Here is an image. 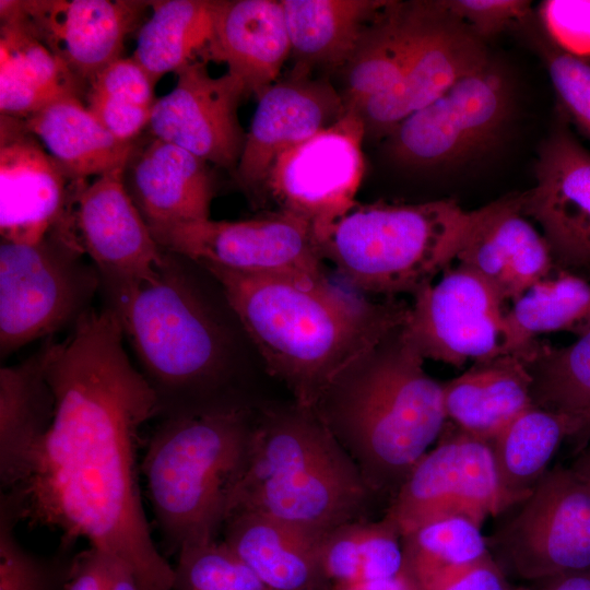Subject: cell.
<instances>
[{"label":"cell","mask_w":590,"mask_h":590,"mask_svg":"<svg viewBox=\"0 0 590 590\" xmlns=\"http://www.w3.org/2000/svg\"><path fill=\"white\" fill-rule=\"evenodd\" d=\"M71 329L63 341L49 338L52 424L4 493L20 521L60 532V551L83 538L127 564L139 590H173L174 567L153 542L137 474L139 433L158 414L156 396L128 356L111 308L90 309Z\"/></svg>","instance_id":"obj_1"},{"label":"cell","mask_w":590,"mask_h":590,"mask_svg":"<svg viewBox=\"0 0 590 590\" xmlns=\"http://www.w3.org/2000/svg\"><path fill=\"white\" fill-rule=\"evenodd\" d=\"M107 307L156 396L161 420L253 408L243 393L249 338L205 268L164 250L156 276Z\"/></svg>","instance_id":"obj_2"},{"label":"cell","mask_w":590,"mask_h":590,"mask_svg":"<svg viewBox=\"0 0 590 590\" xmlns=\"http://www.w3.org/2000/svg\"><path fill=\"white\" fill-rule=\"evenodd\" d=\"M202 266V264H200ZM270 375L312 408L328 384L408 318L410 303L332 284L202 266Z\"/></svg>","instance_id":"obj_3"},{"label":"cell","mask_w":590,"mask_h":590,"mask_svg":"<svg viewBox=\"0 0 590 590\" xmlns=\"http://www.w3.org/2000/svg\"><path fill=\"white\" fill-rule=\"evenodd\" d=\"M403 324L338 373L312 406L370 493L390 499L447 423L442 382Z\"/></svg>","instance_id":"obj_4"},{"label":"cell","mask_w":590,"mask_h":590,"mask_svg":"<svg viewBox=\"0 0 590 590\" xmlns=\"http://www.w3.org/2000/svg\"><path fill=\"white\" fill-rule=\"evenodd\" d=\"M371 497L359 470L315 410L293 401L257 411L226 519L258 512L324 536L364 519Z\"/></svg>","instance_id":"obj_5"},{"label":"cell","mask_w":590,"mask_h":590,"mask_svg":"<svg viewBox=\"0 0 590 590\" xmlns=\"http://www.w3.org/2000/svg\"><path fill=\"white\" fill-rule=\"evenodd\" d=\"M257 411L162 418L141 470L161 535L173 551L215 539L246 464Z\"/></svg>","instance_id":"obj_6"},{"label":"cell","mask_w":590,"mask_h":590,"mask_svg":"<svg viewBox=\"0 0 590 590\" xmlns=\"http://www.w3.org/2000/svg\"><path fill=\"white\" fill-rule=\"evenodd\" d=\"M479 210L453 199L356 203L316 234L320 252L355 292L413 296L456 261Z\"/></svg>","instance_id":"obj_7"},{"label":"cell","mask_w":590,"mask_h":590,"mask_svg":"<svg viewBox=\"0 0 590 590\" xmlns=\"http://www.w3.org/2000/svg\"><path fill=\"white\" fill-rule=\"evenodd\" d=\"M73 234L0 244V356L73 327L91 308L101 279Z\"/></svg>","instance_id":"obj_8"},{"label":"cell","mask_w":590,"mask_h":590,"mask_svg":"<svg viewBox=\"0 0 590 590\" xmlns=\"http://www.w3.org/2000/svg\"><path fill=\"white\" fill-rule=\"evenodd\" d=\"M511 508L486 538L503 565L524 579L590 570V480L556 465Z\"/></svg>","instance_id":"obj_9"},{"label":"cell","mask_w":590,"mask_h":590,"mask_svg":"<svg viewBox=\"0 0 590 590\" xmlns=\"http://www.w3.org/2000/svg\"><path fill=\"white\" fill-rule=\"evenodd\" d=\"M163 250L202 266L299 281L329 280L314 226L284 211L150 228Z\"/></svg>","instance_id":"obj_10"},{"label":"cell","mask_w":590,"mask_h":590,"mask_svg":"<svg viewBox=\"0 0 590 590\" xmlns=\"http://www.w3.org/2000/svg\"><path fill=\"white\" fill-rule=\"evenodd\" d=\"M510 107L506 75L489 61L400 122L387 137L389 153L409 167L461 165L496 143Z\"/></svg>","instance_id":"obj_11"},{"label":"cell","mask_w":590,"mask_h":590,"mask_svg":"<svg viewBox=\"0 0 590 590\" xmlns=\"http://www.w3.org/2000/svg\"><path fill=\"white\" fill-rule=\"evenodd\" d=\"M516 503L500 486L486 440L457 428L413 468L390 499L382 519L402 538L446 518L482 526Z\"/></svg>","instance_id":"obj_12"},{"label":"cell","mask_w":590,"mask_h":590,"mask_svg":"<svg viewBox=\"0 0 590 590\" xmlns=\"http://www.w3.org/2000/svg\"><path fill=\"white\" fill-rule=\"evenodd\" d=\"M361 119L351 111L283 152L272 165L258 204L272 201L309 222L317 234L355 203L365 173Z\"/></svg>","instance_id":"obj_13"},{"label":"cell","mask_w":590,"mask_h":590,"mask_svg":"<svg viewBox=\"0 0 590 590\" xmlns=\"http://www.w3.org/2000/svg\"><path fill=\"white\" fill-rule=\"evenodd\" d=\"M504 312L492 286L457 263L412 296L403 332L425 361L461 367L500 353Z\"/></svg>","instance_id":"obj_14"},{"label":"cell","mask_w":590,"mask_h":590,"mask_svg":"<svg viewBox=\"0 0 590 590\" xmlns=\"http://www.w3.org/2000/svg\"><path fill=\"white\" fill-rule=\"evenodd\" d=\"M123 170L82 181L72 211L74 234L98 272L105 306L152 281L164 257L126 189Z\"/></svg>","instance_id":"obj_15"},{"label":"cell","mask_w":590,"mask_h":590,"mask_svg":"<svg viewBox=\"0 0 590 590\" xmlns=\"http://www.w3.org/2000/svg\"><path fill=\"white\" fill-rule=\"evenodd\" d=\"M522 211L541 227L555 270L590 281V151L559 119L541 145Z\"/></svg>","instance_id":"obj_16"},{"label":"cell","mask_w":590,"mask_h":590,"mask_svg":"<svg viewBox=\"0 0 590 590\" xmlns=\"http://www.w3.org/2000/svg\"><path fill=\"white\" fill-rule=\"evenodd\" d=\"M175 73L176 85L153 106L150 134L234 174L246 140L238 118L245 84L228 71L211 75L203 59Z\"/></svg>","instance_id":"obj_17"},{"label":"cell","mask_w":590,"mask_h":590,"mask_svg":"<svg viewBox=\"0 0 590 590\" xmlns=\"http://www.w3.org/2000/svg\"><path fill=\"white\" fill-rule=\"evenodd\" d=\"M82 181L67 175L22 119L1 115L2 239L35 243L58 228L70 226Z\"/></svg>","instance_id":"obj_18"},{"label":"cell","mask_w":590,"mask_h":590,"mask_svg":"<svg viewBox=\"0 0 590 590\" xmlns=\"http://www.w3.org/2000/svg\"><path fill=\"white\" fill-rule=\"evenodd\" d=\"M233 176L258 203L268 174L286 150L332 126L345 114L341 93L327 80L293 68L258 97Z\"/></svg>","instance_id":"obj_19"},{"label":"cell","mask_w":590,"mask_h":590,"mask_svg":"<svg viewBox=\"0 0 590 590\" xmlns=\"http://www.w3.org/2000/svg\"><path fill=\"white\" fill-rule=\"evenodd\" d=\"M437 3L438 14L400 80L350 110L361 119L365 135L388 137L410 115L491 61L484 40Z\"/></svg>","instance_id":"obj_20"},{"label":"cell","mask_w":590,"mask_h":590,"mask_svg":"<svg viewBox=\"0 0 590 590\" xmlns=\"http://www.w3.org/2000/svg\"><path fill=\"white\" fill-rule=\"evenodd\" d=\"M4 4L87 83L121 58L125 38L149 2L121 0L7 1Z\"/></svg>","instance_id":"obj_21"},{"label":"cell","mask_w":590,"mask_h":590,"mask_svg":"<svg viewBox=\"0 0 590 590\" xmlns=\"http://www.w3.org/2000/svg\"><path fill=\"white\" fill-rule=\"evenodd\" d=\"M456 261L481 276L500 300L514 302L555 271L550 247L522 211V193L477 209Z\"/></svg>","instance_id":"obj_22"},{"label":"cell","mask_w":590,"mask_h":590,"mask_svg":"<svg viewBox=\"0 0 590 590\" xmlns=\"http://www.w3.org/2000/svg\"><path fill=\"white\" fill-rule=\"evenodd\" d=\"M126 189L150 228L210 219L215 179L210 164L163 140L135 143Z\"/></svg>","instance_id":"obj_23"},{"label":"cell","mask_w":590,"mask_h":590,"mask_svg":"<svg viewBox=\"0 0 590 590\" xmlns=\"http://www.w3.org/2000/svg\"><path fill=\"white\" fill-rule=\"evenodd\" d=\"M290 56L281 0L217 1L210 57L225 62L248 95L258 97L275 83Z\"/></svg>","instance_id":"obj_24"},{"label":"cell","mask_w":590,"mask_h":590,"mask_svg":"<svg viewBox=\"0 0 590 590\" xmlns=\"http://www.w3.org/2000/svg\"><path fill=\"white\" fill-rule=\"evenodd\" d=\"M227 546L272 590H326L318 536L279 519L241 511L224 522Z\"/></svg>","instance_id":"obj_25"},{"label":"cell","mask_w":590,"mask_h":590,"mask_svg":"<svg viewBox=\"0 0 590 590\" xmlns=\"http://www.w3.org/2000/svg\"><path fill=\"white\" fill-rule=\"evenodd\" d=\"M437 1H390L342 70L345 110L391 88L432 27Z\"/></svg>","instance_id":"obj_26"},{"label":"cell","mask_w":590,"mask_h":590,"mask_svg":"<svg viewBox=\"0 0 590 590\" xmlns=\"http://www.w3.org/2000/svg\"><path fill=\"white\" fill-rule=\"evenodd\" d=\"M49 338L22 362L0 368V482L13 488L24 476L55 415L46 377Z\"/></svg>","instance_id":"obj_27"},{"label":"cell","mask_w":590,"mask_h":590,"mask_svg":"<svg viewBox=\"0 0 590 590\" xmlns=\"http://www.w3.org/2000/svg\"><path fill=\"white\" fill-rule=\"evenodd\" d=\"M531 382L519 355L499 353L475 361L462 374L442 382L447 421L488 441L532 405Z\"/></svg>","instance_id":"obj_28"},{"label":"cell","mask_w":590,"mask_h":590,"mask_svg":"<svg viewBox=\"0 0 590 590\" xmlns=\"http://www.w3.org/2000/svg\"><path fill=\"white\" fill-rule=\"evenodd\" d=\"M72 180L125 169L135 146L108 132L79 95H64L22 119Z\"/></svg>","instance_id":"obj_29"},{"label":"cell","mask_w":590,"mask_h":590,"mask_svg":"<svg viewBox=\"0 0 590 590\" xmlns=\"http://www.w3.org/2000/svg\"><path fill=\"white\" fill-rule=\"evenodd\" d=\"M0 111L25 119L80 83L16 13L0 2Z\"/></svg>","instance_id":"obj_30"},{"label":"cell","mask_w":590,"mask_h":590,"mask_svg":"<svg viewBox=\"0 0 590 590\" xmlns=\"http://www.w3.org/2000/svg\"><path fill=\"white\" fill-rule=\"evenodd\" d=\"M388 0H281L295 67L343 70Z\"/></svg>","instance_id":"obj_31"},{"label":"cell","mask_w":590,"mask_h":590,"mask_svg":"<svg viewBox=\"0 0 590 590\" xmlns=\"http://www.w3.org/2000/svg\"><path fill=\"white\" fill-rule=\"evenodd\" d=\"M581 430L580 421L534 405L519 413L487 441L504 492L516 504L528 497L562 441Z\"/></svg>","instance_id":"obj_32"},{"label":"cell","mask_w":590,"mask_h":590,"mask_svg":"<svg viewBox=\"0 0 590 590\" xmlns=\"http://www.w3.org/2000/svg\"><path fill=\"white\" fill-rule=\"evenodd\" d=\"M590 329V281L555 270L505 310L500 353L522 355L539 335Z\"/></svg>","instance_id":"obj_33"},{"label":"cell","mask_w":590,"mask_h":590,"mask_svg":"<svg viewBox=\"0 0 590 590\" xmlns=\"http://www.w3.org/2000/svg\"><path fill=\"white\" fill-rule=\"evenodd\" d=\"M151 15L138 33L132 58L153 82L205 54L214 39L217 1H149Z\"/></svg>","instance_id":"obj_34"},{"label":"cell","mask_w":590,"mask_h":590,"mask_svg":"<svg viewBox=\"0 0 590 590\" xmlns=\"http://www.w3.org/2000/svg\"><path fill=\"white\" fill-rule=\"evenodd\" d=\"M520 357L531 376L532 405L576 418L583 430L590 420V329L565 346L536 340Z\"/></svg>","instance_id":"obj_35"},{"label":"cell","mask_w":590,"mask_h":590,"mask_svg":"<svg viewBox=\"0 0 590 590\" xmlns=\"http://www.w3.org/2000/svg\"><path fill=\"white\" fill-rule=\"evenodd\" d=\"M320 557L333 585L391 578L403 570L402 539L382 518L355 520L330 531L322 539Z\"/></svg>","instance_id":"obj_36"},{"label":"cell","mask_w":590,"mask_h":590,"mask_svg":"<svg viewBox=\"0 0 590 590\" xmlns=\"http://www.w3.org/2000/svg\"><path fill=\"white\" fill-rule=\"evenodd\" d=\"M403 573L418 585L452 566L474 562L487 555L481 527L461 518L427 523L402 538Z\"/></svg>","instance_id":"obj_37"},{"label":"cell","mask_w":590,"mask_h":590,"mask_svg":"<svg viewBox=\"0 0 590 590\" xmlns=\"http://www.w3.org/2000/svg\"><path fill=\"white\" fill-rule=\"evenodd\" d=\"M177 553L173 590H272L224 541L188 542Z\"/></svg>","instance_id":"obj_38"},{"label":"cell","mask_w":590,"mask_h":590,"mask_svg":"<svg viewBox=\"0 0 590 590\" xmlns=\"http://www.w3.org/2000/svg\"><path fill=\"white\" fill-rule=\"evenodd\" d=\"M20 522L13 500L0 498V590H61L70 560L47 559L25 550L14 528Z\"/></svg>","instance_id":"obj_39"},{"label":"cell","mask_w":590,"mask_h":590,"mask_svg":"<svg viewBox=\"0 0 590 590\" xmlns=\"http://www.w3.org/2000/svg\"><path fill=\"white\" fill-rule=\"evenodd\" d=\"M532 20L522 31L529 33L545 63L555 91L559 113L590 140V59L571 55L554 44Z\"/></svg>","instance_id":"obj_40"},{"label":"cell","mask_w":590,"mask_h":590,"mask_svg":"<svg viewBox=\"0 0 590 590\" xmlns=\"http://www.w3.org/2000/svg\"><path fill=\"white\" fill-rule=\"evenodd\" d=\"M446 11L482 40L508 28L522 30L533 20L531 2L523 0H441Z\"/></svg>","instance_id":"obj_41"},{"label":"cell","mask_w":590,"mask_h":590,"mask_svg":"<svg viewBox=\"0 0 590 590\" xmlns=\"http://www.w3.org/2000/svg\"><path fill=\"white\" fill-rule=\"evenodd\" d=\"M539 22L546 36L563 50L590 59V0H546L539 5Z\"/></svg>","instance_id":"obj_42"},{"label":"cell","mask_w":590,"mask_h":590,"mask_svg":"<svg viewBox=\"0 0 590 590\" xmlns=\"http://www.w3.org/2000/svg\"><path fill=\"white\" fill-rule=\"evenodd\" d=\"M86 95L120 105L153 109L155 83L132 58H119L101 70L90 82Z\"/></svg>","instance_id":"obj_43"},{"label":"cell","mask_w":590,"mask_h":590,"mask_svg":"<svg viewBox=\"0 0 590 590\" xmlns=\"http://www.w3.org/2000/svg\"><path fill=\"white\" fill-rule=\"evenodd\" d=\"M416 590H507L492 555L437 573Z\"/></svg>","instance_id":"obj_44"},{"label":"cell","mask_w":590,"mask_h":590,"mask_svg":"<svg viewBox=\"0 0 590 590\" xmlns=\"http://www.w3.org/2000/svg\"><path fill=\"white\" fill-rule=\"evenodd\" d=\"M108 556L90 546L74 555L61 590H106Z\"/></svg>","instance_id":"obj_45"},{"label":"cell","mask_w":590,"mask_h":590,"mask_svg":"<svg viewBox=\"0 0 590 590\" xmlns=\"http://www.w3.org/2000/svg\"><path fill=\"white\" fill-rule=\"evenodd\" d=\"M332 590H416V587L402 571L391 578L333 585Z\"/></svg>","instance_id":"obj_46"},{"label":"cell","mask_w":590,"mask_h":590,"mask_svg":"<svg viewBox=\"0 0 590 590\" xmlns=\"http://www.w3.org/2000/svg\"><path fill=\"white\" fill-rule=\"evenodd\" d=\"M106 590H139L135 576L128 565L111 556H108Z\"/></svg>","instance_id":"obj_47"},{"label":"cell","mask_w":590,"mask_h":590,"mask_svg":"<svg viewBox=\"0 0 590 590\" xmlns=\"http://www.w3.org/2000/svg\"><path fill=\"white\" fill-rule=\"evenodd\" d=\"M546 590H590V570L573 573L551 578Z\"/></svg>","instance_id":"obj_48"},{"label":"cell","mask_w":590,"mask_h":590,"mask_svg":"<svg viewBox=\"0 0 590 590\" xmlns=\"http://www.w3.org/2000/svg\"><path fill=\"white\" fill-rule=\"evenodd\" d=\"M585 447L571 468L582 476L590 480V436L585 440Z\"/></svg>","instance_id":"obj_49"},{"label":"cell","mask_w":590,"mask_h":590,"mask_svg":"<svg viewBox=\"0 0 590 590\" xmlns=\"http://www.w3.org/2000/svg\"><path fill=\"white\" fill-rule=\"evenodd\" d=\"M588 436H590V420L588 424L586 425V427L583 428V430L579 435V437H581L582 440H585Z\"/></svg>","instance_id":"obj_50"}]
</instances>
